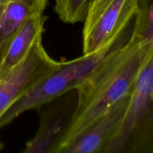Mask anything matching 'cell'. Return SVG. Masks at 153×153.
<instances>
[{"mask_svg":"<svg viewBox=\"0 0 153 153\" xmlns=\"http://www.w3.org/2000/svg\"><path fill=\"white\" fill-rule=\"evenodd\" d=\"M42 37L19 64L0 78V118L16 100L61 65L44 49Z\"/></svg>","mask_w":153,"mask_h":153,"instance_id":"5","label":"cell"},{"mask_svg":"<svg viewBox=\"0 0 153 153\" xmlns=\"http://www.w3.org/2000/svg\"><path fill=\"white\" fill-rule=\"evenodd\" d=\"M9 1L22 2L31 7L34 11L39 13H43L48 3V0H0V4H5Z\"/></svg>","mask_w":153,"mask_h":153,"instance_id":"12","label":"cell"},{"mask_svg":"<svg viewBox=\"0 0 153 153\" xmlns=\"http://www.w3.org/2000/svg\"><path fill=\"white\" fill-rule=\"evenodd\" d=\"M129 96L90 126L64 153H103L123 119Z\"/></svg>","mask_w":153,"mask_h":153,"instance_id":"7","label":"cell"},{"mask_svg":"<svg viewBox=\"0 0 153 153\" xmlns=\"http://www.w3.org/2000/svg\"><path fill=\"white\" fill-rule=\"evenodd\" d=\"M46 19L43 13H33L3 44L0 50V78L19 64L35 40L43 36Z\"/></svg>","mask_w":153,"mask_h":153,"instance_id":"8","label":"cell"},{"mask_svg":"<svg viewBox=\"0 0 153 153\" xmlns=\"http://www.w3.org/2000/svg\"><path fill=\"white\" fill-rule=\"evenodd\" d=\"M34 13L37 12L22 2L9 1L5 4L0 19V46L1 47L27 18Z\"/></svg>","mask_w":153,"mask_h":153,"instance_id":"9","label":"cell"},{"mask_svg":"<svg viewBox=\"0 0 153 153\" xmlns=\"http://www.w3.org/2000/svg\"><path fill=\"white\" fill-rule=\"evenodd\" d=\"M153 55V40L131 34L77 88L71 121L52 153H64L96 120L131 94L140 72Z\"/></svg>","mask_w":153,"mask_h":153,"instance_id":"1","label":"cell"},{"mask_svg":"<svg viewBox=\"0 0 153 153\" xmlns=\"http://www.w3.org/2000/svg\"><path fill=\"white\" fill-rule=\"evenodd\" d=\"M76 102L77 94L72 91L40 106L38 130L22 152L52 153L71 121Z\"/></svg>","mask_w":153,"mask_h":153,"instance_id":"6","label":"cell"},{"mask_svg":"<svg viewBox=\"0 0 153 153\" xmlns=\"http://www.w3.org/2000/svg\"><path fill=\"white\" fill-rule=\"evenodd\" d=\"M137 13V0H94L83 29V54L101 49L117 38Z\"/></svg>","mask_w":153,"mask_h":153,"instance_id":"4","label":"cell"},{"mask_svg":"<svg viewBox=\"0 0 153 153\" xmlns=\"http://www.w3.org/2000/svg\"><path fill=\"white\" fill-rule=\"evenodd\" d=\"M4 5H5V4H0V19H1V14H2L3 9H4ZM0 49H1V46H0Z\"/></svg>","mask_w":153,"mask_h":153,"instance_id":"13","label":"cell"},{"mask_svg":"<svg viewBox=\"0 0 153 153\" xmlns=\"http://www.w3.org/2000/svg\"><path fill=\"white\" fill-rule=\"evenodd\" d=\"M131 35L140 40H153V0H137Z\"/></svg>","mask_w":153,"mask_h":153,"instance_id":"10","label":"cell"},{"mask_svg":"<svg viewBox=\"0 0 153 153\" xmlns=\"http://www.w3.org/2000/svg\"><path fill=\"white\" fill-rule=\"evenodd\" d=\"M153 153V55L140 72L119 128L103 153Z\"/></svg>","mask_w":153,"mask_h":153,"instance_id":"3","label":"cell"},{"mask_svg":"<svg viewBox=\"0 0 153 153\" xmlns=\"http://www.w3.org/2000/svg\"><path fill=\"white\" fill-rule=\"evenodd\" d=\"M94 1V0H90V4H91V1ZM90 4H89V5H90Z\"/></svg>","mask_w":153,"mask_h":153,"instance_id":"14","label":"cell"},{"mask_svg":"<svg viewBox=\"0 0 153 153\" xmlns=\"http://www.w3.org/2000/svg\"><path fill=\"white\" fill-rule=\"evenodd\" d=\"M131 31L132 28L128 26L117 38L96 52L61 62L58 68L43 78L6 111L0 118V128L10 123L26 111L39 108L60 96L76 91L109 54L129 39Z\"/></svg>","mask_w":153,"mask_h":153,"instance_id":"2","label":"cell"},{"mask_svg":"<svg viewBox=\"0 0 153 153\" xmlns=\"http://www.w3.org/2000/svg\"><path fill=\"white\" fill-rule=\"evenodd\" d=\"M90 0H55V11L61 21L74 24L84 20Z\"/></svg>","mask_w":153,"mask_h":153,"instance_id":"11","label":"cell"}]
</instances>
